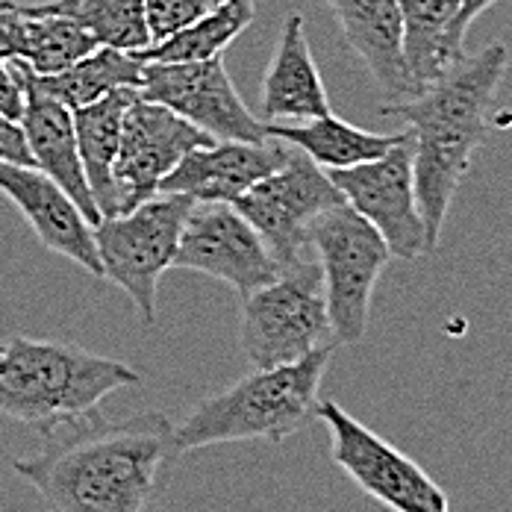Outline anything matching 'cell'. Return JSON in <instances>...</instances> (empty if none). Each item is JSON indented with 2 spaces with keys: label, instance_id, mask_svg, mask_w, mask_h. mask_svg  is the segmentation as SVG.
<instances>
[{
  "label": "cell",
  "instance_id": "15",
  "mask_svg": "<svg viewBox=\"0 0 512 512\" xmlns=\"http://www.w3.org/2000/svg\"><path fill=\"white\" fill-rule=\"evenodd\" d=\"M289 156L280 139L265 142H209L186 154L159 183L162 195H183L195 204H233L254 183L277 171Z\"/></svg>",
  "mask_w": 512,
  "mask_h": 512
},
{
  "label": "cell",
  "instance_id": "26",
  "mask_svg": "<svg viewBox=\"0 0 512 512\" xmlns=\"http://www.w3.org/2000/svg\"><path fill=\"white\" fill-rule=\"evenodd\" d=\"M224 0H145V18H148V33L151 45L168 39L171 33L189 27L192 21L209 15L218 9Z\"/></svg>",
  "mask_w": 512,
  "mask_h": 512
},
{
  "label": "cell",
  "instance_id": "5",
  "mask_svg": "<svg viewBox=\"0 0 512 512\" xmlns=\"http://www.w3.org/2000/svg\"><path fill=\"white\" fill-rule=\"evenodd\" d=\"M239 342L254 368L289 365L336 345L318 259L301 256L283 265L271 283L242 298Z\"/></svg>",
  "mask_w": 512,
  "mask_h": 512
},
{
  "label": "cell",
  "instance_id": "16",
  "mask_svg": "<svg viewBox=\"0 0 512 512\" xmlns=\"http://www.w3.org/2000/svg\"><path fill=\"white\" fill-rule=\"evenodd\" d=\"M9 71L15 74L21 95H24V109H21V130L27 139V148L33 156V165L48 174L56 186H62L71 201L83 209L89 224L95 227L101 221V212L95 206L83 159L77 151V133H74V112L59 103L45 89H39L30 77V68L21 62H6Z\"/></svg>",
  "mask_w": 512,
  "mask_h": 512
},
{
  "label": "cell",
  "instance_id": "13",
  "mask_svg": "<svg viewBox=\"0 0 512 512\" xmlns=\"http://www.w3.org/2000/svg\"><path fill=\"white\" fill-rule=\"evenodd\" d=\"M215 142L162 103L136 95L121 121V145L112 168L118 212L159 195V183L195 148Z\"/></svg>",
  "mask_w": 512,
  "mask_h": 512
},
{
  "label": "cell",
  "instance_id": "6",
  "mask_svg": "<svg viewBox=\"0 0 512 512\" xmlns=\"http://www.w3.org/2000/svg\"><path fill=\"white\" fill-rule=\"evenodd\" d=\"M318 254L324 301L336 345H359L368 330L371 298L392 251L383 236L348 204L330 206L309 227Z\"/></svg>",
  "mask_w": 512,
  "mask_h": 512
},
{
  "label": "cell",
  "instance_id": "18",
  "mask_svg": "<svg viewBox=\"0 0 512 512\" xmlns=\"http://www.w3.org/2000/svg\"><path fill=\"white\" fill-rule=\"evenodd\" d=\"M98 42L71 18L36 9V3L0 0V59L21 62L33 74L48 77L74 65Z\"/></svg>",
  "mask_w": 512,
  "mask_h": 512
},
{
  "label": "cell",
  "instance_id": "10",
  "mask_svg": "<svg viewBox=\"0 0 512 512\" xmlns=\"http://www.w3.org/2000/svg\"><path fill=\"white\" fill-rule=\"evenodd\" d=\"M139 95L162 103L215 142H265L268 124L236 92L224 59L145 62Z\"/></svg>",
  "mask_w": 512,
  "mask_h": 512
},
{
  "label": "cell",
  "instance_id": "29",
  "mask_svg": "<svg viewBox=\"0 0 512 512\" xmlns=\"http://www.w3.org/2000/svg\"><path fill=\"white\" fill-rule=\"evenodd\" d=\"M492 3H498V0H465V6H462V21L471 27V21H474L480 12H486Z\"/></svg>",
  "mask_w": 512,
  "mask_h": 512
},
{
  "label": "cell",
  "instance_id": "1",
  "mask_svg": "<svg viewBox=\"0 0 512 512\" xmlns=\"http://www.w3.org/2000/svg\"><path fill=\"white\" fill-rule=\"evenodd\" d=\"M168 457L174 421L165 412L103 418L92 410L48 430L42 451L18 457L12 471L51 512H142Z\"/></svg>",
  "mask_w": 512,
  "mask_h": 512
},
{
  "label": "cell",
  "instance_id": "25",
  "mask_svg": "<svg viewBox=\"0 0 512 512\" xmlns=\"http://www.w3.org/2000/svg\"><path fill=\"white\" fill-rule=\"evenodd\" d=\"M36 9L65 15L77 21L98 45L118 51H145L151 48L145 0H48Z\"/></svg>",
  "mask_w": 512,
  "mask_h": 512
},
{
  "label": "cell",
  "instance_id": "27",
  "mask_svg": "<svg viewBox=\"0 0 512 512\" xmlns=\"http://www.w3.org/2000/svg\"><path fill=\"white\" fill-rule=\"evenodd\" d=\"M0 162H15V165H33V156L27 148L24 130L18 121L0 112ZM36 168V165H33Z\"/></svg>",
  "mask_w": 512,
  "mask_h": 512
},
{
  "label": "cell",
  "instance_id": "20",
  "mask_svg": "<svg viewBox=\"0 0 512 512\" xmlns=\"http://www.w3.org/2000/svg\"><path fill=\"white\" fill-rule=\"evenodd\" d=\"M404 27V62L412 95L442 80L462 56L465 0H395ZM410 95V98H412Z\"/></svg>",
  "mask_w": 512,
  "mask_h": 512
},
{
  "label": "cell",
  "instance_id": "2",
  "mask_svg": "<svg viewBox=\"0 0 512 512\" xmlns=\"http://www.w3.org/2000/svg\"><path fill=\"white\" fill-rule=\"evenodd\" d=\"M510 51L501 42L465 56L430 89L407 101L380 106L383 115L401 118L412 142L415 198L424 218L430 251L439 245L448 209L457 198L462 177L486 142V112L495 103L507 74Z\"/></svg>",
  "mask_w": 512,
  "mask_h": 512
},
{
  "label": "cell",
  "instance_id": "30",
  "mask_svg": "<svg viewBox=\"0 0 512 512\" xmlns=\"http://www.w3.org/2000/svg\"><path fill=\"white\" fill-rule=\"evenodd\" d=\"M0 348H3V339H0Z\"/></svg>",
  "mask_w": 512,
  "mask_h": 512
},
{
  "label": "cell",
  "instance_id": "23",
  "mask_svg": "<svg viewBox=\"0 0 512 512\" xmlns=\"http://www.w3.org/2000/svg\"><path fill=\"white\" fill-rule=\"evenodd\" d=\"M142 68H145V62L139 53L98 45L95 51L77 59L74 65L62 68L59 74L39 77L30 71V77L39 89H45L48 95H53L56 101L65 103L74 112L86 103L101 101L103 95H109L115 89H139Z\"/></svg>",
  "mask_w": 512,
  "mask_h": 512
},
{
  "label": "cell",
  "instance_id": "3",
  "mask_svg": "<svg viewBox=\"0 0 512 512\" xmlns=\"http://www.w3.org/2000/svg\"><path fill=\"white\" fill-rule=\"evenodd\" d=\"M336 345H324L298 362L256 368L201 401L174 424V457L230 442L280 445L315 418L318 389Z\"/></svg>",
  "mask_w": 512,
  "mask_h": 512
},
{
  "label": "cell",
  "instance_id": "19",
  "mask_svg": "<svg viewBox=\"0 0 512 512\" xmlns=\"http://www.w3.org/2000/svg\"><path fill=\"white\" fill-rule=\"evenodd\" d=\"M262 112L277 124L330 115V98L309 51L304 15L298 12H289L283 21L277 51L262 80Z\"/></svg>",
  "mask_w": 512,
  "mask_h": 512
},
{
  "label": "cell",
  "instance_id": "17",
  "mask_svg": "<svg viewBox=\"0 0 512 512\" xmlns=\"http://www.w3.org/2000/svg\"><path fill=\"white\" fill-rule=\"evenodd\" d=\"M345 42L357 51L362 65L380 86L386 103L407 101L412 95L404 62V27L395 0H324Z\"/></svg>",
  "mask_w": 512,
  "mask_h": 512
},
{
  "label": "cell",
  "instance_id": "11",
  "mask_svg": "<svg viewBox=\"0 0 512 512\" xmlns=\"http://www.w3.org/2000/svg\"><path fill=\"white\" fill-rule=\"evenodd\" d=\"M327 174L342 192L345 204L383 236L392 256L418 259L430 251L424 218L415 198L410 133L401 145L371 162Z\"/></svg>",
  "mask_w": 512,
  "mask_h": 512
},
{
  "label": "cell",
  "instance_id": "22",
  "mask_svg": "<svg viewBox=\"0 0 512 512\" xmlns=\"http://www.w3.org/2000/svg\"><path fill=\"white\" fill-rule=\"evenodd\" d=\"M139 95V89H115L103 95L101 101L86 103L74 109V133H77V151L83 159V171L92 189L95 206L106 215H118V195L112 183V168L121 145V121L127 106Z\"/></svg>",
  "mask_w": 512,
  "mask_h": 512
},
{
  "label": "cell",
  "instance_id": "7",
  "mask_svg": "<svg viewBox=\"0 0 512 512\" xmlns=\"http://www.w3.org/2000/svg\"><path fill=\"white\" fill-rule=\"evenodd\" d=\"M195 201L183 195H154L139 206L106 215L95 224L101 274L133 301L145 324L156 321V292L174 268L177 242Z\"/></svg>",
  "mask_w": 512,
  "mask_h": 512
},
{
  "label": "cell",
  "instance_id": "14",
  "mask_svg": "<svg viewBox=\"0 0 512 512\" xmlns=\"http://www.w3.org/2000/svg\"><path fill=\"white\" fill-rule=\"evenodd\" d=\"M0 192L12 201V206H18L24 221L51 254L65 256L83 271L103 277L95 248V227L89 224L83 209L71 201V195L56 186L48 174L33 165L0 162Z\"/></svg>",
  "mask_w": 512,
  "mask_h": 512
},
{
  "label": "cell",
  "instance_id": "12",
  "mask_svg": "<svg viewBox=\"0 0 512 512\" xmlns=\"http://www.w3.org/2000/svg\"><path fill=\"white\" fill-rule=\"evenodd\" d=\"M174 268L215 277L245 298L271 283L283 265L236 206L195 204L177 242Z\"/></svg>",
  "mask_w": 512,
  "mask_h": 512
},
{
  "label": "cell",
  "instance_id": "8",
  "mask_svg": "<svg viewBox=\"0 0 512 512\" xmlns=\"http://www.w3.org/2000/svg\"><path fill=\"white\" fill-rule=\"evenodd\" d=\"M315 418L330 433L333 465L345 471L371 501L392 512H451L445 489L418 462L336 401H318Z\"/></svg>",
  "mask_w": 512,
  "mask_h": 512
},
{
  "label": "cell",
  "instance_id": "4",
  "mask_svg": "<svg viewBox=\"0 0 512 512\" xmlns=\"http://www.w3.org/2000/svg\"><path fill=\"white\" fill-rule=\"evenodd\" d=\"M139 383L142 374L133 365L68 342L12 336L0 348V415L42 433Z\"/></svg>",
  "mask_w": 512,
  "mask_h": 512
},
{
  "label": "cell",
  "instance_id": "21",
  "mask_svg": "<svg viewBox=\"0 0 512 512\" xmlns=\"http://www.w3.org/2000/svg\"><path fill=\"white\" fill-rule=\"evenodd\" d=\"M268 136L298 148L324 171H342V168H354V165L371 162L386 151H392L395 145H401L407 139V130L371 133V130L354 127L330 112V115L309 118V121H286V124L271 121Z\"/></svg>",
  "mask_w": 512,
  "mask_h": 512
},
{
  "label": "cell",
  "instance_id": "28",
  "mask_svg": "<svg viewBox=\"0 0 512 512\" xmlns=\"http://www.w3.org/2000/svg\"><path fill=\"white\" fill-rule=\"evenodd\" d=\"M21 109H24L21 86H18L15 74L9 71V65L0 59V112L9 115L12 121H18V118H21Z\"/></svg>",
  "mask_w": 512,
  "mask_h": 512
},
{
  "label": "cell",
  "instance_id": "24",
  "mask_svg": "<svg viewBox=\"0 0 512 512\" xmlns=\"http://www.w3.org/2000/svg\"><path fill=\"white\" fill-rule=\"evenodd\" d=\"M254 0H224L209 15L192 21L189 27L171 33L145 51H136L142 62H201L227 51L254 21Z\"/></svg>",
  "mask_w": 512,
  "mask_h": 512
},
{
  "label": "cell",
  "instance_id": "9",
  "mask_svg": "<svg viewBox=\"0 0 512 512\" xmlns=\"http://www.w3.org/2000/svg\"><path fill=\"white\" fill-rule=\"evenodd\" d=\"M336 204H345V198L330 174L292 145L277 171L262 177L233 201L280 265L307 256L312 221Z\"/></svg>",
  "mask_w": 512,
  "mask_h": 512
}]
</instances>
